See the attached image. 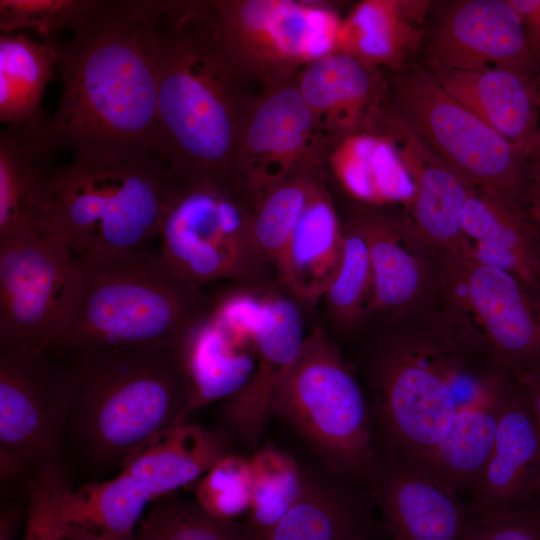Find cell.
<instances>
[{
	"label": "cell",
	"mask_w": 540,
	"mask_h": 540,
	"mask_svg": "<svg viewBox=\"0 0 540 540\" xmlns=\"http://www.w3.org/2000/svg\"><path fill=\"white\" fill-rule=\"evenodd\" d=\"M539 99H540V89H539Z\"/></svg>",
	"instance_id": "681fc988"
},
{
	"label": "cell",
	"mask_w": 540,
	"mask_h": 540,
	"mask_svg": "<svg viewBox=\"0 0 540 540\" xmlns=\"http://www.w3.org/2000/svg\"><path fill=\"white\" fill-rule=\"evenodd\" d=\"M318 169L301 172L248 201L252 239L261 256L277 268L305 206Z\"/></svg>",
	"instance_id": "1f68e13d"
},
{
	"label": "cell",
	"mask_w": 540,
	"mask_h": 540,
	"mask_svg": "<svg viewBox=\"0 0 540 540\" xmlns=\"http://www.w3.org/2000/svg\"><path fill=\"white\" fill-rule=\"evenodd\" d=\"M251 503L248 510L250 533H259L277 522L294 504L302 490L304 477L287 452L265 445L249 459Z\"/></svg>",
	"instance_id": "836d02e7"
},
{
	"label": "cell",
	"mask_w": 540,
	"mask_h": 540,
	"mask_svg": "<svg viewBox=\"0 0 540 540\" xmlns=\"http://www.w3.org/2000/svg\"><path fill=\"white\" fill-rule=\"evenodd\" d=\"M82 263L49 230L0 245V354L43 357L63 333Z\"/></svg>",
	"instance_id": "7c38bea8"
},
{
	"label": "cell",
	"mask_w": 540,
	"mask_h": 540,
	"mask_svg": "<svg viewBox=\"0 0 540 540\" xmlns=\"http://www.w3.org/2000/svg\"><path fill=\"white\" fill-rule=\"evenodd\" d=\"M68 540H85V539H68ZM110 540H135V537H134V534H132L129 536H125V537H121L117 539H110Z\"/></svg>",
	"instance_id": "bcb514c9"
},
{
	"label": "cell",
	"mask_w": 540,
	"mask_h": 540,
	"mask_svg": "<svg viewBox=\"0 0 540 540\" xmlns=\"http://www.w3.org/2000/svg\"><path fill=\"white\" fill-rule=\"evenodd\" d=\"M135 540H251L234 521L204 512L196 502L167 495L151 503L134 533Z\"/></svg>",
	"instance_id": "d590c367"
},
{
	"label": "cell",
	"mask_w": 540,
	"mask_h": 540,
	"mask_svg": "<svg viewBox=\"0 0 540 540\" xmlns=\"http://www.w3.org/2000/svg\"><path fill=\"white\" fill-rule=\"evenodd\" d=\"M296 83L331 148L348 135L372 130L386 103L380 70L341 52L304 67Z\"/></svg>",
	"instance_id": "ffe728a7"
},
{
	"label": "cell",
	"mask_w": 540,
	"mask_h": 540,
	"mask_svg": "<svg viewBox=\"0 0 540 540\" xmlns=\"http://www.w3.org/2000/svg\"><path fill=\"white\" fill-rule=\"evenodd\" d=\"M159 237L169 268L198 288L222 279L253 284L269 266L252 239L247 204L231 183L220 180L187 179L166 211Z\"/></svg>",
	"instance_id": "8fae6325"
},
{
	"label": "cell",
	"mask_w": 540,
	"mask_h": 540,
	"mask_svg": "<svg viewBox=\"0 0 540 540\" xmlns=\"http://www.w3.org/2000/svg\"><path fill=\"white\" fill-rule=\"evenodd\" d=\"M68 484L65 470L60 466L25 485L28 509L23 540H64L56 522L55 508Z\"/></svg>",
	"instance_id": "f35d334b"
},
{
	"label": "cell",
	"mask_w": 540,
	"mask_h": 540,
	"mask_svg": "<svg viewBox=\"0 0 540 540\" xmlns=\"http://www.w3.org/2000/svg\"><path fill=\"white\" fill-rule=\"evenodd\" d=\"M296 77L262 87L244 111L234 158L233 185L249 201L301 172L318 169L331 149Z\"/></svg>",
	"instance_id": "4fadbf2b"
},
{
	"label": "cell",
	"mask_w": 540,
	"mask_h": 540,
	"mask_svg": "<svg viewBox=\"0 0 540 540\" xmlns=\"http://www.w3.org/2000/svg\"><path fill=\"white\" fill-rule=\"evenodd\" d=\"M373 477L393 540H463L471 504L421 467L389 455Z\"/></svg>",
	"instance_id": "d6986e66"
},
{
	"label": "cell",
	"mask_w": 540,
	"mask_h": 540,
	"mask_svg": "<svg viewBox=\"0 0 540 540\" xmlns=\"http://www.w3.org/2000/svg\"><path fill=\"white\" fill-rule=\"evenodd\" d=\"M44 118L0 134V245L47 230L48 163L55 153L41 133Z\"/></svg>",
	"instance_id": "603a6c76"
},
{
	"label": "cell",
	"mask_w": 540,
	"mask_h": 540,
	"mask_svg": "<svg viewBox=\"0 0 540 540\" xmlns=\"http://www.w3.org/2000/svg\"><path fill=\"white\" fill-rule=\"evenodd\" d=\"M343 239L344 227L318 177L275 269L294 299L309 305L323 298L337 270Z\"/></svg>",
	"instance_id": "484cf974"
},
{
	"label": "cell",
	"mask_w": 540,
	"mask_h": 540,
	"mask_svg": "<svg viewBox=\"0 0 540 540\" xmlns=\"http://www.w3.org/2000/svg\"><path fill=\"white\" fill-rule=\"evenodd\" d=\"M515 9L525 37L540 60V0H509Z\"/></svg>",
	"instance_id": "60d3db41"
},
{
	"label": "cell",
	"mask_w": 540,
	"mask_h": 540,
	"mask_svg": "<svg viewBox=\"0 0 540 540\" xmlns=\"http://www.w3.org/2000/svg\"><path fill=\"white\" fill-rule=\"evenodd\" d=\"M524 213L540 236V196L530 193L527 197Z\"/></svg>",
	"instance_id": "f6af8a7d"
},
{
	"label": "cell",
	"mask_w": 540,
	"mask_h": 540,
	"mask_svg": "<svg viewBox=\"0 0 540 540\" xmlns=\"http://www.w3.org/2000/svg\"><path fill=\"white\" fill-rule=\"evenodd\" d=\"M185 181L157 151L73 156L51 169L46 229L79 260L145 249Z\"/></svg>",
	"instance_id": "277c9868"
},
{
	"label": "cell",
	"mask_w": 540,
	"mask_h": 540,
	"mask_svg": "<svg viewBox=\"0 0 540 540\" xmlns=\"http://www.w3.org/2000/svg\"><path fill=\"white\" fill-rule=\"evenodd\" d=\"M532 412L540 435V373L517 381Z\"/></svg>",
	"instance_id": "b9f144b4"
},
{
	"label": "cell",
	"mask_w": 540,
	"mask_h": 540,
	"mask_svg": "<svg viewBox=\"0 0 540 540\" xmlns=\"http://www.w3.org/2000/svg\"><path fill=\"white\" fill-rule=\"evenodd\" d=\"M373 130L393 140L411 178L406 225L430 250L469 258L461 217L472 185L439 159L388 102Z\"/></svg>",
	"instance_id": "e0dca14e"
},
{
	"label": "cell",
	"mask_w": 540,
	"mask_h": 540,
	"mask_svg": "<svg viewBox=\"0 0 540 540\" xmlns=\"http://www.w3.org/2000/svg\"><path fill=\"white\" fill-rule=\"evenodd\" d=\"M461 227L469 258L506 270L540 292V236L525 215L472 185Z\"/></svg>",
	"instance_id": "d4e9b609"
},
{
	"label": "cell",
	"mask_w": 540,
	"mask_h": 540,
	"mask_svg": "<svg viewBox=\"0 0 540 540\" xmlns=\"http://www.w3.org/2000/svg\"><path fill=\"white\" fill-rule=\"evenodd\" d=\"M536 499H537V498H536ZM537 502H538V505H539V507H540V499H537Z\"/></svg>",
	"instance_id": "c3c4849f"
},
{
	"label": "cell",
	"mask_w": 540,
	"mask_h": 540,
	"mask_svg": "<svg viewBox=\"0 0 540 540\" xmlns=\"http://www.w3.org/2000/svg\"><path fill=\"white\" fill-rule=\"evenodd\" d=\"M293 298L254 288L240 308V323L254 343L257 361L247 384L227 399L224 417L233 432L251 444L258 441L273 415L277 390L306 336L302 312Z\"/></svg>",
	"instance_id": "9a60e30c"
},
{
	"label": "cell",
	"mask_w": 540,
	"mask_h": 540,
	"mask_svg": "<svg viewBox=\"0 0 540 540\" xmlns=\"http://www.w3.org/2000/svg\"><path fill=\"white\" fill-rule=\"evenodd\" d=\"M352 517L341 496L304 478L299 497L268 529L250 533L251 540H347Z\"/></svg>",
	"instance_id": "d6a6232c"
},
{
	"label": "cell",
	"mask_w": 540,
	"mask_h": 540,
	"mask_svg": "<svg viewBox=\"0 0 540 540\" xmlns=\"http://www.w3.org/2000/svg\"><path fill=\"white\" fill-rule=\"evenodd\" d=\"M156 32L161 153L184 179L233 184L250 97L221 54L211 1H161Z\"/></svg>",
	"instance_id": "7a4b0ae2"
},
{
	"label": "cell",
	"mask_w": 540,
	"mask_h": 540,
	"mask_svg": "<svg viewBox=\"0 0 540 540\" xmlns=\"http://www.w3.org/2000/svg\"><path fill=\"white\" fill-rule=\"evenodd\" d=\"M19 511L14 507L5 506L0 515V540H13L18 528Z\"/></svg>",
	"instance_id": "7bdbcfd3"
},
{
	"label": "cell",
	"mask_w": 540,
	"mask_h": 540,
	"mask_svg": "<svg viewBox=\"0 0 540 540\" xmlns=\"http://www.w3.org/2000/svg\"><path fill=\"white\" fill-rule=\"evenodd\" d=\"M152 500L124 471L60 493L55 517L64 540H110L135 533Z\"/></svg>",
	"instance_id": "f1b7e54d"
},
{
	"label": "cell",
	"mask_w": 540,
	"mask_h": 540,
	"mask_svg": "<svg viewBox=\"0 0 540 540\" xmlns=\"http://www.w3.org/2000/svg\"><path fill=\"white\" fill-rule=\"evenodd\" d=\"M229 449L222 434L183 422L150 437L121 470L154 502L197 482Z\"/></svg>",
	"instance_id": "83f0119b"
},
{
	"label": "cell",
	"mask_w": 540,
	"mask_h": 540,
	"mask_svg": "<svg viewBox=\"0 0 540 540\" xmlns=\"http://www.w3.org/2000/svg\"><path fill=\"white\" fill-rule=\"evenodd\" d=\"M333 321L351 329L371 315L373 272L365 238L351 221L344 227L337 270L323 296Z\"/></svg>",
	"instance_id": "e575fe53"
},
{
	"label": "cell",
	"mask_w": 540,
	"mask_h": 540,
	"mask_svg": "<svg viewBox=\"0 0 540 540\" xmlns=\"http://www.w3.org/2000/svg\"><path fill=\"white\" fill-rule=\"evenodd\" d=\"M195 498L204 512L222 521L247 514L251 503L249 459L230 452L222 456L197 481Z\"/></svg>",
	"instance_id": "8d00e7d4"
},
{
	"label": "cell",
	"mask_w": 540,
	"mask_h": 540,
	"mask_svg": "<svg viewBox=\"0 0 540 540\" xmlns=\"http://www.w3.org/2000/svg\"><path fill=\"white\" fill-rule=\"evenodd\" d=\"M456 100L514 145L540 138V82L509 70L463 71L423 65Z\"/></svg>",
	"instance_id": "7402d4cb"
},
{
	"label": "cell",
	"mask_w": 540,
	"mask_h": 540,
	"mask_svg": "<svg viewBox=\"0 0 540 540\" xmlns=\"http://www.w3.org/2000/svg\"><path fill=\"white\" fill-rule=\"evenodd\" d=\"M67 415L59 373L43 357L0 354V475L24 485L62 466Z\"/></svg>",
	"instance_id": "5bb4252c"
},
{
	"label": "cell",
	"mask_w": 540,
	"mask_h": 540,
	"mask_svg": "<svg viewBox=\"0 0 540 540\" xmlns=\"http://www.w3.org/2000/svg\"><path fill=\"white\" fill-rule=\"evenodd\" d=\"M69 321L53 346L63 352L181 342L209 302L148 248L80 260Z\"/></svg>",
	"instance_id": "5b68a950"
},
{
	"label": "cell",
	"mask_w": 540,
	"mask_h": 540,
	"mask_svg": "<svg viewBox=\"0 0 540 540\" xmlns=\"http://www.w3.org/2000/svg\"><path fill=\"white\" fill-rule=\"evenodd\" d=\"M440 310L434 324L459 344L508 369L540 373V292L514 274L432 251Z\"/></svg>",
	"instance_id": "52a82bcc"
},
{
	"label": "cell",
	"mask_w": 540,
	"mask_h": 540,
	"mask_svg": "<svg viewBox=\"0 0 540 540\" xmlns=\"http://www.w3.org/2000/svg\"><path fill=\"white\" fill-rule=\"evenodd\" d=\"M58 48L25 34L0 36V121L10 125L41 119L40 102Z\"/></svg>",
	"instance_id": "4dcf8cb0"
},
{
	"label": "cell",
	"mask_w": 540,
	"mask_h": 540,
	"mask_svg": "<svg viewBox=\"0 0 540 540\" xmlns=\"http://www.w3.org/2000/svg\"><path fill=\"white\" fill-rule=\"evenodd\" d=\"M272 414L286 421L334 471L373 479L377 458L371 407L321 328L306 334L277 390Z\"/></svg>",
	"instance_id": "ba28073f"
},
{
	"label": "cell",
	"mask_w": 540,
	"mask_h": 540,
	"mask_svg": "<svg viewBox=\"0 0 540 540\" xmlns=\"http://www.w3.org/2000/svg\"><path fill=\"white\" fill-rule=\"evenodd\" d=\"M429 7L424 0L361 1L342 18L337 52L372 69L399 72L427 37Z\"/></svg>",
	"instance_id": "4316f807"
},
{
	"label": "cell",
	"mask_w": 540,
	"mask_h": 540,
	"mask_svg": "<svg viewBox=\"0 0 540 540\" xmlns=\"http://www.w3.org/2000/svg\"><path fill=\"white\" fill-rule=\"evenodd\" d=\"M468 351L435 325L382 347L374 366L371 412L389 455L431 473L453 431L488 405L471 407L460 393L458 376Z\"/></svg>",
	"instance_id": "8992f818"
},
{
	"label": "cell",
	"mask_w": 540,
	"mask_h": 540,
	"mask_svg": "<svg viewBox=\"0 0 540 540\" xmlns=\"http://www.w3.org/2000/svg\"><path fill=\"white\" fill-rule=\"evenodd\" d=\"M211 9L221 54L241 84L295 77L338 51L342 17L324 2L216 0Z\"/></svg>",
	"instance_id": "30bf717a"
},
{
	"label": "cell",
	"mask_w": 540,
	"mask_h": 540,
	"mask_svg": "<svg viewBox=\"0 0 540 540\" xmlns=\"http://www.w3.org/2000/svg\"><path fill=\"white\" fill-rule=\"evenodd\" d=\"M388 104L453 172L525 215L530 149L512 144L452 97L424 66L395 72Z\"/></svg>",
	"instance_id": "9c48e42d"
},
{
	"label": "cell",
	"mask_w": 540,
	"mask_h": 540,
	"mask_svg": "<svg viewBox=\"0 0 540 540\" xmlns=\"http://www.w3.org/2000/svg\"><path fill=\"white\" fill-rule=\"evenodd\" d=\"M94 0H0L2 34L30 30L44 43L59 47L58 34L73 29Z\"/></svg>",
	"instance_id": "74e56055"
},
{
	"label": "cell",
	"mask_w": 540,
	"mask_h": 540,
	"mask_svg": "<svg viewBox=\"0 0 540 540\" xmlns=\"http://www.w3.org/2000/svg\"><path fill=\"white\" fill-rule=\"evenodd\" d=\"M539 483L540 435L517 384L472 488L471 506L478 511L499 512L531 505L537 501Z\"/></svg>",
	"instance_id": "44dd1931"
},
{
	"label": "cell",
	"mask_w": 540,
	"mask_h": 540,
	"mask_svg": "<svg viewBox=\"0 0 540 540\" xmlns=\"http://www.w3.org/2000/svg\"><path fill=\"white\" fill-rule=\"evenodd\" d=\"M329 167L352 198L365 204L409 205L414 188L393 140L375 131L346 136L330 149Z\"/></svg>",
	"instance_id": "f546056e"
},
{
	"label": "cell",
	"mask_w": 540,
	"mask_h": 540,
	"mask_svg": "<svg viewBox=\"0 0 540 540\" xmlns=\"http://www.w3.org/2000/svg\"><path fill=\"white\" fill-rule=\"evenodd\" d=\"M463 540H540L538 502L499 512H483L472 507Z\"/></svg>",
	"instance_id": "ab89813d"
},
{
	"label": "cell",
	"mask_w": 540,
	"mask_h": 540,
	"mask_svg": "<svg viewBox=\"0 0 540 540\" xmlns=\"http://www.w3.org/2000/svg\"><path fill=\"white\" fill-rule=\"evenodd\" d=\"M161 1H99L58 47V109L45 142L72 156L160 150L156 22Z\"/></svg>",
	"instance_id": "6da1fadb"
},
{
	"label": "cell",
	"mask_w": 540,
	"mask_h": 540,
	"mask_svg": "<svg viewBox=\"0 0 540 540\" xmlns=\"http://www.w3.org/2000/svg\"><path fill=\"white\" fill-rule=\"evenodd\" d=\"M530 167V190L529 194L540 196V138L532 147L529 156ZM528 194V195H529Z\"/></svg>",
	"instance_id": "ee69618b"
},
{
	"label": "cell",
	"mask_w": 540,
	"mask_h": 540,
	"mask_svg": "<svg viewBox=\"0 0 540 540\" xmlns=\"http://www.w3.org/2000/svg\"><path fill=\"white\" fill-rule=\"evenodd\" d=\"M352 222L369 249L373 272L371 314L398 318L415 312L435 297L432 252L403 219L363 212Z\"/></svg>",
	"instance_id": "ac0fdd59"
},
{
	"label": "cell",
	"mask_w": 540,
	"mask_h": 540,
	"mask_svg": "<svg viewBox=\"0 0 540 540\" xmlns=\"http://www.w3.org/2000/svg\"><path fill=\"white\" fill-rule=\"evenodd\" d=\"M189 392L190 413L237 394L257 361L252 339L237 333L208 306L178 344Z\"/></svg>",
	"instance_id": "cb8c5ba5"
},
{
	"label": "cell",
	"mask_w": 540,
	"mask_h": 540,
	"mask_svg": "<svg viewBox=\"0 0 540 540\" xmlns=\"http://www.w3.org/2000/svg\"><path fill=\"white\" fill-rule=\"evenodd\" d=\"M425 63L455 70H509L540 82V60L509 0H464L427 41Z\"/></svg>",
	"instance_id": "2e32d148"
},
{
	"label": "cell",
	"mask_w": 540,
	"mask_h": 540,
	"mask_svg": "<svg viewBox=\"0 0 540 540\" xmlns=\"http://www.w3.org/2000/svg\"><path fill=\"white\" fill-rule=\"evenodd\" d=\"M536 498L540 499V483H539L538 488H537Z\"/></svg>",
	"instance_id": "7dc6e473"
},
{
	"label": "cell",
	"mask_w": 540,
	"mask_h": 540,
	"mask_svg": "<svg viewBox=\"0 0 540 540\" xmlns=\"http://www.w3.org/2000/svg\"><path fill=\"white\" fill-rule=\"evenodd\" d=\"M58 373L67 440L95 471L121 470L140 445L191 414L178 344L79 351Z\"/></svg>",
	"instance_id": "3957f363"
}]
</instances>
